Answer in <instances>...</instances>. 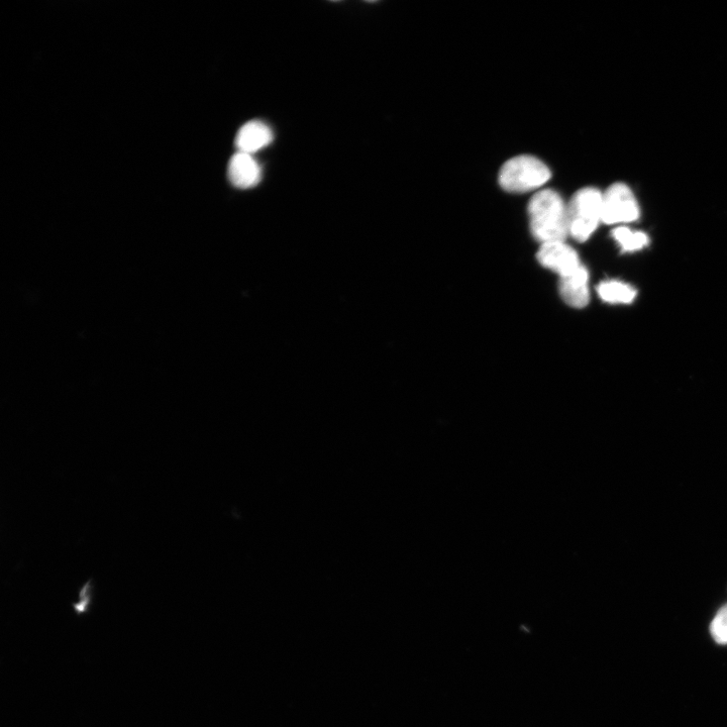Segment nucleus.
Here are the masks:
<instances>
[{
    "mask_svg": "<svg viewBox=\"0 0 727 727\" xmlns=\"http://www.w3.org/2000/svg\"><path fill=\"white\" fill-rule=\"evenodd\" d=\"M589 274L584 266L560 278V294L570 306L583 308L589 302Z\"/></svg>",
    "mask_w": 727,
    "mask_h": 727,
    "instance_id": "obj_7",
    "label": "nucleus"
},
{
    "mask_svg": "<svg viewBox=\"0 0 727 727\" xmlns=\"http://www.w3.org/2000/svg\"><path fill=\"white\" fill-rule=\"evenodd\" d=\"M272 141L271 129L260 121H252L241 128L236 138V145L239 152L253 155Z\"/></svg>",
    "mask_w": 727,
    "mask_h": 727,
    "instance_id": "obj_8",
    "label": "nucleus"
},
{
    "mask_svg": "<svg viewBox=\"0 0 727 727\" xmlns=\"http://www.w3.org/2000/svg\"><path fill=\"white\" fill-rule=\"evenodd\" d=\"M711 634L720 645H727V605L723 606L713 619Z\"/></svg>",
    "mask_w": 727,
    "mask_h": 727,
    "instance_id": "obj_11",
    "label": "nucleus"
},
{
    "mask_svg": "<svg viewBox=\"0 0 727 727\" xmlns=\"http://www.w3.org/2000/svg\"><path fill=\"white\" fill-rule=\"evenodd\" d=\"M528 211L532 234L542 244L565 242L570 235L568 205L558 192L539 191L530 200Z\"/></svg>",
    "mask_w": 727,
    "mask_h": 727,
    "instance_id": "obj_1",
    "label": "nucleus"
},
{
    "mask_svg": "<svg viewBox=\"0 0 727 727\" xmlns=\"http://www.w3.org/2000/svg\"><path fill=\"white\" fill-rule=\"evenodd\" d=\"M569 234L587 241L602 222V193L592 187L579 190L568 205Z\"/></svg>",
    "mask_w": 727,
    "mask_h": 727,
    "instance_id": "obj_3",
    "label": "nucleus"
},
{
    "mask_svg": "<svg viewBox=\"0 0 727 727\" xmlns=\"http://www.w3.org/2000/svg\"><path fill=\"white\" fill-rule=\"evenodd\" d=\"M538 260L544 267L557 273L560 278L582 266L576 251L562 241L542 244Z\"/></svg>",
    "mask_w": 727,
    "mask_h": 727,
    "instance_id": "obj_5",
    "label": "nucleus"
},
{
    "mask_svg": "<svg viewBox=\"0 0 727 727\" xmlns=\"http://www.w3.org/2000/svg\"><path fill=\"white\" fill-rule=\"evenodd\" d=\"M228 176L234 186L248 189L260 182L262 173L258 162L252 155L238 152L229 163Z\"/></svg>",
    "mask_w": 727,
    "mask_h": 727,
    "instance_id": "obj_6",
    "label": "nucleus"
},
{
    "mask_svg": "<svg viewBox=\"0 0 727 727\" xmlns=\"http://www.w3.org/2000/svg\"><path fill=\"white\" fill-rule=\"evenodd\" d=\"M597 292L603 301L611 304H630L637 296L633 286L617 280L600 283Z\"/></svg>",
    "mask_w": 727,
    "mask_h": 727,
    "instance_id": "obj_9",
    "label": "nucleus"
},
{
    "mask_svg": "<svg viewBox=\"0 0 727 727\" xmlns=\"http://www.w3.org/2000/svg\"><path fill=\"white\" fill-rule=\"evenodd\" d=\"M549 167L533 156H518L507 161L499 173L500 186L508 192H528L551 179Z\"/></svg>",
    "mask_w": 727,
    "mask_h": 727,
    "instance_id": "obj_2",
    "label": "nucleus"
},
{
    "mask_svg": "<svg viewBox=\"0 0 727 727\" xmlns=\"http://www.w3.org/2000/svg\"><path fill=\"white\" fill-rule=\"evenodd\" d=\"M612 236L623 252L640 251L650 243L647 234L633 231L627 227L616 228L612 232Z\"/></svg>",
    "mask_w": 727,
    "mask_h": 727,
    "instance_id": "obj_10",
    "label": "nucleus"
},
{
    "mask_svg": "<svg viewBox=\"0 0 727 727\" xmlns=\"http://www.w3.org/2000/svg\"><path fill=\"white\" fill-rule=\"evenodd\" d=\"M640 217V207L632 189L625 183H614L602 194V223L629 224Z\"/></svg>",
    "mask_w": 727,
    "mask_h": 727,
    "instance_id": "obj_4",
    "label": "nucleus"
}]
</instances>
